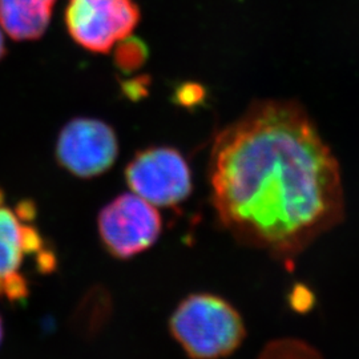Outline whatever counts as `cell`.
Wrapping results in <instances>:
<instances>
[{"label":"cell","instance_id":"13","mask_svg":"<svg viewBox=\"0 0 359 359\" xmlns=\"http://www.w3.org/2000/svg\"><path fill=\"white\" fill-rule=\"evenodd\" d=\"M147 84L148 80H144L142 77L132 79L130 81L123 84V90L124 93H127L129 99H140L147 93Z\"/></svg>","mask_w":359,"mask_h":359},{"label":"cell","instance_id":"1","mask_svg":"<svg viewBox=\"0 0 359 359\" xmlns=\"http://www.w3.org/2000/svg\"><path fill=\"white\" fill-rule=\"evenodd\" d=\"M209 181L224 228L274 256H294L344 218L339 164L295 102H257L218 132Z\"/></svg>","mask_w":359,"mask_h":359},{"label":"cell","instance_id":"2","mask_svg":"<svg viewBox=\"0 0 359 359\" xmlns=\"http://www.w3.org/2000/svg\"><path fill=\"white\" fill-rule=\"evenodd\" d=\"M169 329L192 359H219L233 354L246 330L237 309L209 293L188 295L175 309Z\"/></svg>","mask_w":359,"mask_h":359},{"label":"cell","instance_id":"15","mask_svg":"<svg viewBox=\"0 0 359 359\" xmlns=\"http://www.w3.org/2000/svg\"><path fill=\"white\" fill-rule=\"evenodd\" d=\"M3 337H4V327H3V320L0 317V345L3 342Z\"/></svg>","mask_w":359,"mask_h":359},{"label":"cell","instance_id":"9","mask_svg":"<svg viewBox=\"0 0 359 359\" xmlns=\"http://www.w3.org/2000/svg\"><path fill=\"white\" fill-rule=\"evenodd\" d=\"M115 65L126 74L142 68L147 57L148 48L140 39L128 36L115 46Z\"/></svg>","mask_w":359,"mask_h":359},{"label":"cell","instance_id":"14","mask_svg":"<svg viewBox=\"0 0 359 359\" xmlns=\"http://www.w3.org/2000/svg\"><path fill=\"white\" fill-rule=\"evenodd\" d=\"M4 55H6V39H4L3 29L0 27V60L4 57Z\"/></svg>","mask_w":359,"mask_h":359},{"label":"cell","instance_id":"5","mask_svg":"<svg viewBox=\"0 0 359 359\" xmlns=\"http://www.w3.org/2000/svg\"><path fill=\"white\" fill-rule=\"evenodd\" d=\"M97 226L109 255L129 259L157 243L163 231V219L156 206L135 193H124L104 206Z\"/></svg>","mask_w":359,"mask_h":359},{"label":"cell","instance_id":"11","mask_svg":"<svg viewBox=\"0 0 359 359\" xmlns=\"http://www.w3.org/2000/svg\"><path fill=\"white\" fill-rule=\"evenodd\" d=\"M204 99V90L197 84H182L176 92L177 103L184 107H192Z\"/></svg>","mask_w":359,"mask_h":359},{"label":"cell","instance_id":"10","mask_svg":"<svg viewBox=\"0 0 359 359\" xmlns=\"http://www.w3.org/2000/svg\"><path fill=\"white\" fill-rule=\"evenodd\" d=\"M259 359H323L320 351L299 339H280L271 342Z\"/></svg>","mask_w":359,"mask_h":359},{"label":"cell","instance_id":"12","mask_svg":"<svg viewBox=\"0 0 359 359\" xmlns=\"http://www.w3.org/2000/svg\"><path fill=\"white\" fill-rule=\"evenodd\" d=\"M313 304H314L313 294L305 286H298L297 290L293 292V306L298 311H309L313 308Z\"/></svg>","mask_w":359,"mask_h":359},{"label":"cell","instance_id":"3","mask_svg":"<svg viewBox=\"0 0 359 359\" xmlns=\"http://www.w3.org/2000/svg\"><path fill=\"white\" fill-rule=\"evenodd\" d=\"M35 205L22 201L10 206L0 189V298L8 302H22L29 293L23 268L28 257H36L40 271H52L55 256L36 226Z\"/></svg>","mask_w":359,"mask_h":359},{"label":"cell","instance_id":"6","mask_svg":"<svg viewBox=\"0 0 359 359\" xmlns=\"http://www.w3.org/2000/svg\"><path fill=\"white\" fill-rule=\"evenodd\" d=\"M126 180L132 193L158 208L179 205L193 189L191 168L170 147H151L136 154L126 168Z\"/></svg>","mask_w":359,"mask_h":359},{"label":"cell","instance_id":"4","mask_svg":"<svg viewBox=\"0 0 359 359\" xmlns=\"http://www.w3.org/2000/svg\"><path fill=\"white\" fill-rule=\"evenodd\" d=\"M140 16L135 0H68L65 20L77 46L93 53H108L132 35Z\"/></svg>","mask_w":359,"mask_h":359},{"label":"cell","instance_id":"8","mask_svg":"<svg viewBox=\"0 0 359 359\" xmlns=\"http://www.w3.org/2000/svg\"><path fill=\"white\" fill-rule=\"evenodd\" d=\"M56 0H0V27L13 40L41 38L51 22Z\"/></svg>","mask_w":359,"mask_h":359},{"label":"cell","instance_id":"7","mask_svg":"<svg viewBox=\"0 0 359 359\" xmlns=\"http://www.w3.org/2000/svg\"><path fill=\"white\" fill-rule=\"evenodd\" d=\"M118 156L116 132L103 120L76 117L68 121L56 142V160L79 179L102 176Z\"/></svg>","mask_w":359,"mask_h":359}]
</instances>
